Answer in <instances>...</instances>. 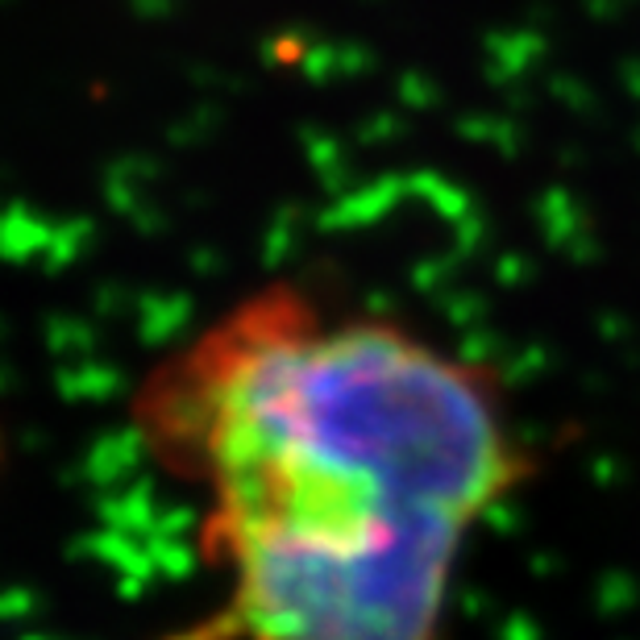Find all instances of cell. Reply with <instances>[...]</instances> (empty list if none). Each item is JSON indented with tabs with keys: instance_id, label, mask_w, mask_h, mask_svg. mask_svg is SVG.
Segmentation results:
<instances>
[{
	"instance_id": "6da1fadb",
	"label": "cell",
	"mask_w": 640,
	"mask_h": 640,
	"mask_svg": "<svg viewBox=\"0 0 640 640\" xmlns=\"http://www.w3.org/2000/svg\"><path fill=\"white\" fill-rule=\"evenodd\" d=\"M129 412L220 582L167 640H450L470 541L532 474L491 366L296 283L229 304Z\"/></svg>"
}]
</instances>
